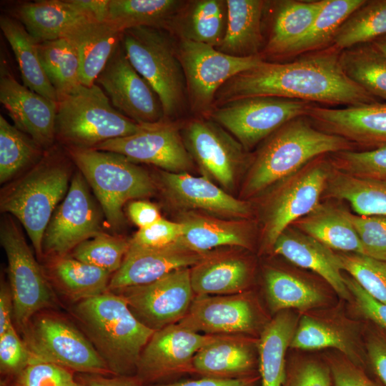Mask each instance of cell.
I'll use <instances>...</instances> for the list:
<instances>
[{"label": "cell", "instance_id": "obj_59", "mask_svg": "<svg viewBox=\"0 0 386 386\" xmlns=\"http://www.w3.org/2000/svg\"><path fill=\"white\" fill-rule=\"evenodd\" d=\"M14 306L9 285L1 282L0 289V335L13 325Z\"/></svg>", "mask_w": 386, "mask_h": 386}, {"label": "cell", "instance_id": "obj_48", "mask_svg": "<svg viewBox=\"0 0 386 386\" xmlns=\"http://www.w3.org/2000/svg\"><path fill=\"white\" fill-rule=\"evenodd\" d=\"M290 347L307 350L333 347L347 355L350 354L347 342L339 332L307 316L301 318Z\"/></svg>", "mask_w": 386, "mask_h": 386}, {"label": "cell", "instance_id": "obj_47", "mask_svg": "<svg viewBox=\"0 0 386 386\" xmlns=\"http://www.w3.org/2000/svg\"><path fill=\"white\" fill-rule=\"evenodd\" d=\"M332 167L357 177L386 182V144L366 151L345 150L328 154Z\"/></svg>", "mask_w": 386, "mask_h": 386}, {"label": "cell", "instance_id": "obj_19", "mask_svg": "<svg viewBox=\"0 0 386 386\" xmlns=\"http://www.w3.org/2000/svg\"><path fill=\"white\" fill-rule=\"evenodd\" d=\"M0 102L17 129L44 151L54 146L58 102L20 84L4 64L1 65Z\"/></svg>", "mask_w": 386, "mask_h": 386}, {"label": "cell", "instance_id": "obj_1", "mask_svg": "<svg viewBox=\"0 0 386 386\" xmlns=\"http://www.w3.org/2000/svg\"><path fill=\"white\" fill-rule=\"evenodd\" d=\"M340 53L329 46L288 63L263 61L227 81L215 101L221 105L241 98L269 96L347 107L380 102L347 76Z\"/></svg>", "mask_w": 386, "mask_h": 386}, {"label": "cell", "instance_id": "obj_35", "mask_svg": "<svg viewBox=\"0 0 386 386\" xmlns=\"http://www.w3.org/2000/svg\"><path fill=\"white\" fill-rule=\"evenodd\" d=\"M182 39L217 48L224 38L227 26L226 1L199 0L184 7L174 19Z\"/></svg>", "mask_w": 386, "mask_h": 386}, {"label": "cell", "instance_id": "obj_40", "mask_svg": "<svg viewBox=\"0 0 386 386\" xmlns=\"http://www.w3.org/2000/svg\"><path fill=\"white\" fill-rule=\"evenodd\" d=\"M385 34L386 0H366L342 24L330 46L342 51Z\"/></svg>", "mask_w": 386, "mask_h": 386}, {"label": "cell", "instance_id": "obj_11", "mask_svg": "<svg viewBox=\"0 0 386 386\" xmlns=\"http://www.w3.org/2000/svg\"><path fill=\"white\" fill-rule=\"evenodd\" d=\"M315 103L269 96L234 99L214 107L212 119L249 149L288 122L306 117Z\"/></svg>", "mask_w": 386, "mask_h": 386}, {"label": "cell", "instance_id": "obj_33", "mask_svg": "<svg viewBox=\"0 0 386 386\" xmlns=\"http://www.w3.org/2000/svg\"><path fill=\"white\" fill-rule=\"evenodd\" d=\"M184 4L178 0H109L105 22L122 33L139 26L169 31Z\"/></svg>", "mask_w": 386, "mask_h": 386}, {"label": "cell", "instance_id": "obj_52", "mask_svg": "<svg viewBox=\"0 0 386 386\" xmlns=\"http://www.w3.org/2000/svg\"><path fill=\"white\" fill-rule=\"evenodd\" d=\"M183 225L161 218L146 227L140 228L130 242L149 247H164L177 242L182 235Z\"/></svg>", "mask_w": 386, "mask_h": 386}, {"label": "cell", "instance_id": "obj_22", "mask_svg": "<svg viewBox=\"0 0 386 386\" xmlns=\"http://www.w3.org/2000/svg\"><path fill=\"white\" fill-rule=\"evenodd\" d=\"M256 317L251 302L240 294L195 296L177 324L192 331L213 335H237L255 327Z\"/></svg>", "mask_w": 386, "mask_h": 386}, {"label": "cell", "instance_id": "obj_49", "mask_svg": "<svg viewBox=\"0 0 386 386\" xmlns=\"http://www.w3.org/2000/svg\"><path fill=\"white\" fill-rule=\"evenodd\" d=\"M365 255L382 260L386 256V216L359 215L347 211Z\"/></svg>", "mask_w": 386, "mask_h": 386}, {"label": "cell", "instance_id": "obj_60", "mask_svg": "<svg viewBox=\"0 0 386 386\" xmlns=\"http://www.w3.org/2000/svg\"><path fill=\"white\" fill-rule=\"evenodd\" d=\"M138 378L119 376L113 378L104 377L101 375H94L85 380V386H141Z\"/></svg>", "mask_w": 386, "mask_h": 386}, {"label": "cell", "instance_id": "obj_23", "mask_svg": "<svg viewBox=\"0 0 386 386\" xmlns=\"http://www.w3.org/2000/svg\"><path fill=\"white\" fill-rule=\"evenodd\" d=\"M274 253L292 263L321 276L342 298L350 293L341 273L337 254L312 237L294 227H287L274 243Z\"/></svg>", "mask_w": 386, "mask_h": 386}, {"label": "cell", "instance_id": "obj_32", "mask_svg": "<svg viewBox=\"0 0 386 386\" xmlns=\"http://www.w3.org/2000/svg\"><path fill=\"white\" fill-rule=\"evenodd\" d=\"M0 28L14 54L23 84L58 102L56 91L42 66L36 40L14 16L1 14Z\"/></svg>", "mask_w": 386, "mask_h": 386}, {"label": "cell", "instance_id": "obj_27", "mask_svg": "<svg viewBox=\"0 0 386 386\" xmlns=\"http://www.w3.org/2000/svg\"><path fill=\"white\" fill-rule=\"evenodd\" d=\"M193 372L203 377L234 379L249 377L254 355L247 342L237 335H219L193 358Z\"/></svg>", "mask_w": 386, "mask_h": 386}, {"label": "cell", "instance_id": "obj_29", "mask_svg": "<svg viewBox=\"0 0 386 386\" xmlns=\"http://www.w3.org/2000/svg\"><path fill=\"white\" fill-rule=\"evenodd\" d=\"M330 249L365 254L347 211L330 204H319L312 212L292 224Z\"/></svg>", "mask_w": 386, "mask_h": 386}, {"label": "cell", "instance_id": "obj_5", "mask_svg": "<svg viewBox=\"0 0 386 386\" xmlns=\"http://www.w3.org/2000/svg\"><path fill=\"white\" fill-rule=\"evenodd\" d=\"M146 125L119 112L96 83L81 84L58 101L56 139L66 148L94 149L107 140L136 134Z\"/></svg>", "mask_w": 386, "mask_h": 386}, {"label": "cell", "instance_id": "obj_38", "mask_svg": "<svg viewBox=\"0 0 386 386\" xmlns=\"http://www.w3.org/2000/svg\"><path fill=\"white\" fill-rule=\"evenodd\" d=\"M52 272L61 289L73 301L79 302L109 291L110 272L73 257H56Z\"/></svg>", "mask_w": 386, "mask_h": 386}, {"label": "cell", "instance_id": "obj_28", "mask_svg": "<svg viewBox=\"0 0 386 386\" xmlns=\"http://www.w3.org/2000/svg\"><path fill=\"white\" fill-rule=\"evenodd\" d=\"M266 4L261 0H227L225 34L217 49L239 57L260 54L262 18Z\"/></svg>", "mask_w": 386, "mask_h": 386}, {"label": "cell", "instance_id": "obj_63", "mask_svg": "<svg viewBox=\"0 0 386 386\" xmlns=\"http://www.w3.org/2000/svg\"><path fill=\"white\" fill-rule=\"evenodd\" d=\"M62 386H85L84 385H81L79 383H77L74 380V379L71 380L70 381L66 382Z\"/></svg>", "mask_w": 386, "mask_h": 386}, {"label": "cell", "instance_id": "obj_15", "mask_svg": "<svg viewBox=\"0 0 386 386\" xmlns=\"http://www.w3.org/2000/svg\"><path fill=\"white\" fill-rule=\"evenodd\" d=\"M95 83L121 114L139 124L166 120L159 96L129 61L122 41L98 75Z\"/></svg>", "mask_w": 386, "mask_h": 386}, {"label": "cell", "instance_id": "obj_14", "mask_svg": "<svg viewBox=\"0 0 386 386\" xmlns=\"http://www.w3.org/2000/svg\"><path fill=\"white\" fill-rule=\"evenodd\" d=\"M111 292L123 297L137 320L154 331L178 323L195 297L189 267L172 271L146 284Z\"/></svg>", "mask_w": 386, "mask_h": 386}, {"label": "cell", "instance_id": "obj_18", "mask_svg": "<svg viewBox=\"0 0 386 386\" xmlns=\"http://www.w3.org/2000/svg\"><path fill=\"white\" fill-rule=\"evenodd\" d=\"M184 145L200 167L227 189H232L244 159V147L214 121L194 119L183 129Z\"/></svg>", "mask_w": 386, "mask_h": 386}, {"label": "cell", "instance_id": "obj_64", "mask_svg": "<svg viewBox=\"0 0 386 386\" xmlns=\"http://www.w3.org/2000/svg\"><path fill=\"white\" fill-rule=\"evenodd\" d=\"M383 261H386V256L383 258Z\"/></svg>", "mask_w": 386, "mask_h": 386}, {"label": "cell", "instance_id": "obj_30", "mask_svg": "<svg viewBox=\"0 0 386 386\" xmlns=\"http://www.w3.org/2000/svg\"><path fill=\"white\" fill-rule=\"evenodd\" d=\"M325 1H276L264 53L272 56H285L289 49L310 29Z\"/></svg>", "mask_w": 386, "mask_h": 386}, {"label": "cell", "instance_id": "obj_25", "mask_svg": "<svg viewBox=\"0 0 386 386\" xmlns=\"http://www.w3.org/2000/svg\"><path fill=\"white\" fill-rule=\"evenodd\" d=\"M160 174L170 194L186 206L234 217L250 214L247 202L233 197L204 177L187 172L162 171Z\"/></svg>", "mask_w": 386, "mask_h": 386}, {"label": "cell", "instance_id": "obj_4", "mask_svg": "<svg viewBox=\"0 0 386 386\" xmlns=\"http://www.w3.org/2000/svg\"><path fill=\"white\" fill-rule=\"evenodd\" d=\"M69 174L66 159L52 147L1 192V210L21 222L39 257L46 229L56 205L68 192Z\"/></svg>", "mask_w": 386, "mask_h": 386}, {"label": "cell", "instance_id": "obj_9", "mask_svg": "<svg viewBox=\"0 0 386 386\" xmlns=\"http://www.w3.org/2000/svg\"><path fill=\"white\" fill-rule=\"evenodd\" d=\"M23 332L31 355L29 364L49 362L92 375L112 373L88 337L63 319L40 316Z\"/></svg>", "mask_w": 386, "mask_h": 386}, {"label": "cell", "instance_id": "obj_62", "mask_svg": "<svg viewBox=\"0 0 386 386\" xmlns=\"http://www.w3.org/2000/svg\"><path fill=\"white\" fill-rule=\"evenodd\" d=\"M371 44L386 56V34L374 40Z\"/></svg>", "mask_w": 386, "mask_h": 386}, {"label": "cell", "instance_id": "obj_45", "mask_svg": "<svg viewBox=\"0 0 386 386\" xmlns=\"http://www.w3.org/2000/svg\"><path fill=\"white\" fill-rule=\"evenodd\" d=\"M129 244L122 237L100 232L77 245L72 257L112 274L120 268Z\"/></svg>", "mask_w": 386, "mask_h": 386}, {"label": "cell", "instance_id": "obj_41", "mask_svg": "<svg viewBox=\"0 0 386 386\" xmlns=\"http://www.w3.org/2000/svg\"><path fill=\"white\" fill-rule=\"evenodd\" d=\"M340 62L353 81L376 98L386 100V56L371 43L342 51Z\"/></svg>", "mask_w": 386, "mask_h": 386}, {"label": "cell", "instance_id": "obj_12", "mask_svg": "<svg viewBox=\"0 0 386 386\" xmlns=\"http://www.w3.org/2000/svg\"><path fill=\"white\" fill-rule=\"evenodd\" d=\"M331 170L328 157L322 155L279 182L265 212L264 236L268 245L273 246L287 227L320 204Z\"/></svg>", "mask_w": 386, "mask_h": 386}, {"label": "cell", "instance_id": "obj_13", "mask_svg": "<svg viewBox=\"0 0 386 386\" xmlns=\"http://www.w3.org/2000/svg\"><path fill=\"white\" fill-rule=\"evenodd\" d=\"M88 187L80 171L76 172L46 229L43 252L64 257L80 243L101 232L103 212Z\"/></svg>", "mask_w": 386, "mask_h": 386}, {"label": "cell", "instance_id": "obj_2", "mask_svg": "<svg viewBox=\"0 0 386 386\" xmlns=\"http://www.w3.org/2000/svg\"><path fill=\"white\" fill-rule=\"evenodd\" d=\"M73 313L112 374L126 376L137 371L155 331L137 320L123 297L107 291L77 302Z\"/></svg>", "mask_w": 386, "mask_h": 386}, {"label": "cell", "instance_id": "obj_16", "mask_svg": "<svg viewBox=\"0 0 386 386\" xmlns=\"http://www.w3.org/2000/svg\"><path fill=\"white\" fill-rule=\"evenodd\" d=\"M94 149L117 153L133 162L150 164L167 172H186L192 164L178 128L166 120L147 124L136 134L107 140Z\"/></svg>", "mask_w": 386, "mask_h": 386}, {"label": "cell", "instance_id": "obj_7", "mask_svg": "<svg viewBox=\"0 0 386 386\" xmlns=\"http://www.w3.org/2000/svg\"><path fill=\"white\" fill-rule=\"evenodd\" d=\"M66 150L113 227L122 223V207L127 202L154 192V184L147 172L123 155L95 149Z\"/></svg>", "mask_w": 386, "mask_h": 386}, {"label": "cell", "instance_id": "obj_3", "mask_svg": "<svg viewBox=\"0 0 386 386\" xmlns=\"http://www.w3.org/2000/svg\"><path fill=\"white\" fill-rule=\"evenodd\" d=\"M355 146L343 137L318 129L307 117L295 118L266 139L250 167L243 194L256 195L320 156L354 150Z\"/></svg>", "mask_w": 386, "mask_h": 386}, {"label": "cell", "instance_id": "obj_21", "mask_svg": "<svg viewBox=\"0 0 386 386\" xmlns=\"http://www.w3.org/2000/svg\"><path fill=\"white\" fill-rule=\"evenodd\" d=\"M306 117L315 127L372 149L386 144V102L335 109L312 104Z\"/></svg>", "mask_w": 386, "mask_h": 386}, {"label": "cell", "instance_id": "obj_56", "mask_svg": "<svg viewBox=\"0 0 386 386\" xmlns=\"http://www.w3.org/2000/svg\"><path fill=\"white\" fill-rule=\"evenodd\" d=\"M128 214L132 221L139 229L149 226L162 218L156 205L143 200L130 202L128 206Z\"/></svg>", "mask_w": 386, "mask_h": 386}, {"label": "cell", "instance_id": "obj_6", "mask_svg": "<svg viewBox=\"0 0 386 386\" xmlns=\"http://www.w3.org/2000/svg\"><path fill=\"white\" fill-rule=\"evenodd\" d=\"M169 32L139 26L123 31L121 39L129 61L159 96L165 119L181 112L187 102L177 44Z\"/></svg>", "mask_w": 386, "mask_h": 386}, {"label": "cell", "instance_id": "obj_17", "mask_svg": "<svg viewBox=\"0 0 386 386\" xmlns=\"http://www.w3.org/2000/svg\"><path fill=\"white\" fill-rule=\"evenodd\" d=\"M218 337L202 335L177 323L155 331L139 359L136 371L138 380L152 381L193 372L196 353Z\"/></svg>", "mask_w": 386, "mask_h": 386}, {"label": "cell", "instance_id": "obj_24", "mask_svg": "<svg viewBox=\"0 0 386 386\" xmlns=\"http://www.w3.org/2000/svg\"><path fill=\"white\" fill-rule=\"evenodd\" d=\"M122 33L107 22L84 19L71 27L62 38L76 49L82 85L90 86L121 41Z\"/></svg>", "mask_w": 386, "mask_h": 386}, {"label": "cell", "instance_id": "obj_53", "mask_svg": "<svg viewBox=\"0 0 386 386\" xmlns=\"http://www.w3.org/2000/svg\"><path fill=\"white\" fill-rule=\"evenodd\" d=\"M344 280L360 311L386 331V304L370 296L352 277H344Z\"/></svg>", "mask_w": 386, "mask_h": 386}, {"label": "cell", "instance_id": "obj_36", "mask_svg": "<svg viewBox=\"0 0 386 386\" xmlns=\"http://www.w3.org/2000/svg\"><path fill=\"white\" fill-rule=\"evenodd\" d=\"M181 222L183 232L178 242L192 251L207 253L220 246H249V232L240 222L199 215H190Z\"/></svg>", "mask_w": 386, "mask_h": 386}, {"label": "cell", "instance_id": "obj_61", "mask_svg": "<svg viewBox=\"0 0 386 386\" xmlns=\"http://www.w3.org/2000/svg\"><path fill=\"white\" fill-rule=\"evenodd\" d=\"M93 19L105 22L109 0H73Z\"/></svg>", "mask_w": 386, "mask_h": 386}, {"label": "cell", "instance_id": "obj_26", "mask_svg": "<svg viewBox=\"0 0 386 386\" xmlns=\"http://www.w3.org/2000/svg\"><path fill=\"white\" fill-rule=\"evenodd\" d=\"M14 14L37 43L62 38L78 22L93 19L73 0L27 2L15 9Z\"/></svg>", "mask_w": 386, "mask_h": 386}, {"label": "cell", "instance_id": "obj_51", "mask_svg": "<svg viewBox=\"0 0 386 386\" xmlns=\"http://www.w3.org/2000/svg\"><path fill=\"white\" fill-rule=\"evenodd\" d=\"M18 376L15 386H62L73 379L68 369L49 362L29 364Z\"/></svg>", "mask_w": 386, "mask_h": 386}, {"label": "cell", "instance_id": "obj_10", "mask_svg": "<svg viewBox=\"0 0 386 386\" xmlns=\"http://www.w3.org/2000/svg\"><path fill=\"white\" fill-rule=\"evenodd\" d=\"M0 242L7 258L13 319L24 331L36 312L54 305V295L23 234L11 217L1 221Z\"/></svg>", "mask_w": 386, "mask_h": 386}, {"label": "cell", "instance_id": "obj_43", "mask_svg": "<svg viewBox=\"0 0 386 386\" xmlns=\"http://www.w3.org/2000/svg\"><path fill=\"white\" fill-rule=\"evenodd\" d=\"M269 305L272 312L288 308L306 310L320 305L322 293L310 284L286 272L269 269L264 274Z\"/></svg>", "mask_w": 386, "mask_h": 386}, {"label": "cell", "instance_id": "obj_37", "mask_svg": "<svg viewBox=\"0 0 386 386\" xmlns=\"http://www.w3.org/2000/svg\"><path fill=\"white\" fill-rule=\"evenodd\" d=\"M325 192L347 202L359 215L386 216V182L364 179L332 167Z\"/></svg>", "mask_w": 386, "mask_h": 386}, {"label": "cell", "instance_id": "obj_34", "mask_svg": "<svg viewBox=\"0 0 386 386\" xmlns=\"http://www.w3.org/2000/svg\"><path fill=\"white\" fill-rule=\"evenodd\" d=\"M295 318L280 312L263 328L258 344L262 386H283L285 354L295 330Z\"/></svg>", "mask_w": 386, "mask_h": 386}, {"label": "cell", "instance_id": "obj_46", "mask_svg": "<svg viewBox=\"0 0 386 386\" xmlns=\"http://www.w3.org/2000/svg\"><path fill=\"white\" fill-rule=\"evenodd\" d=\"M337 254L341 269L370 296L386 304V261L357 253Z\"/></svg>", "mask_w": 386, "mask_h": 386}, {"label": "cell", "instance_id": "obj_44", "mask_svg": "<svg viewBox=\"0 0 386 386\" xmlns=\"http://www.w3.org/2000/svg\"><path fill=\"white\" fill-rule=\"evenodd\" d=\"M45 151L29 135L0 116V182L11 179L31 164H36Z\"/></svg>", "mask_w": 386, "mask_h": 386}, {"label": "cell", "instance_id": "obj_58", "mask_svg": "<svg viewBox=\"0 0 386 386\" xmlns=\"http://www.w3.org/2000/svg\"><path fill=\"white\" fill-rule=\"evenodd\" d=\"M255 378L245 377L234 379H222L203 377L197 380H190L155 386H254Z\"/></svg>", "mask_w": 386, "mask_h": 386}, {"label": "cell", "instance_id": "obj_50", "mask_svg": "<svg viewBox=\"0 0 386 386\" xmlns=\"http://www.w3.org/2000/svg\"><path fill=\"white\" fill-rule=\"evenodd\" d=\"M31 355L14 325L0 335V367L2 372L19 375L30 363Z\"/></svg>", "mask_w": 386, "mask_h": 386}, {"label": "cell", "instance_id": "obj_57", "mask_svg": "<svg viewBox=\"0 0 386 386\" xmlns=\"http://www.w3.org/2000/svg\"><path fill=\"white\" fill-rule=\"evenodd\" d=\"M367 350L375 373L386 385V339L380 336L370 337Z\"/></svg>", "mask_w": 386, "mask_h": 386}, {"label": "cell", "instance_id": "obj_55", "mask_svg": "<svg viewBox=\"0 0 386 386\" xmlns=\"http://www.w3.org/2000/svg\"><path fill=\"white\" fill-rule=\"evenodd\" d=\"M331 371L334 386H379L348 361L332 362Z\"/></svg>", "mask_w": 386, "mask_h": 386}, {"label": "cell", "instance_id": "obj_8", "mask_svg": "<svg viewBox=\"0 0 386 386\" xmlns=\"http://www.w3.org/2000/svg\"><path fill=\"white\" fill-rule=\"evenodd\" d=\"M192 112L209 113L216 94L230 79L254 68L264 59L262 54L239 57L219 51L216 47L180 38L177 44Z\"/></svg>", "mask_w": 386, "mask_h": 386}, {"label": "cell", "instance_id": "obj_31", "mask_svg": "<svg viewBox=\"0 0 386 386\" xmlns=\"http://www.w3.org/2000/svg\"><path fill=\"white\" fill-rule=\"evenodd\" d=\"M249 275L247 262L235 256L209 254L190 269L191 285L195 296L239 294Z\"/></svg>", "mask_w": 386, "mask_h": 386}, {"label": "cell", "instance_id": "obj_42", "mask_svg": "<svg viewBox=\"0 0 386 386\" xmlns=\"http://www.w3.org/2000/svg\"><path fill=\"white\" fill-rule=\"evenodd\" d=\"M366 0H325L312 25L285 56L312 53L330 46L345 20Z\"/></svg>", "mask_w": 386, "mask_h": 386}, {"label": "cell", "instance_id": "obj_39", "mask_svg": "<svg viewBox=\"0 0 386 386\" xmlns=\"http://www.w3.org/2000/svg\"><path fill=\"white\" fill-rule=\"evenodd\" d=\"M38 50L42 66L58 101L81 84L79 58L68 40L60 38L38 43Z\"/></svg>", "mask_w": 386, "mask_h": 386}, {"label": "cell", "instance_id": "obj_20", "mask_svg": "<svg viewBox=\"0 0 386 386\" xmlns=\"http://www.w3.org/2000/svg\"><path fill=\"white\" fill-rule=\"evenodd\" d=\"M209 254L192 251L178 241L159 247L130 242L120 268L111 277L109 291L154 282L172 271L193 267Z\"/></svg>", "mask_w": 386, "mask_h": 386}, {"label": "cell", "instance_id": "obj_54", "mask_svg": "<svg viewBox=\"0 0 386 386\" xmlns=\"http://www.w3.org/2000/svg\"><path fill=\"white\" fill-rule=\"evenodd\" d=\"M285 386H330L328 370L315 362H307L295 369Z\"/></svg>", "mask_w": 386, "mask_h": 386}]
</instances>
